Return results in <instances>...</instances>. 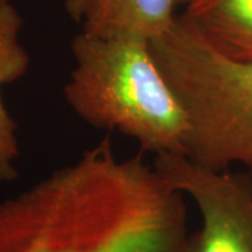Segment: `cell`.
I'll list each match as a JSON object with an SVG mask.
<instances>
[{
	"label": "cell",
	"mask_w": 252,
	"mask_h": 252,
	"mask_svg": "<svg viewBox=\"0 0 252 252\" xmlns=\"http://www.w3.org/2000/svg\"><path fill=\"white\" fill-rule=\"evenodd\" d=\"M188 1H189V0H180V4L182 6V7H184V6H185V4H187Z\"/></svg>",
	"instance_id": "obj_9"
},
{
	"label": "cell",
	"mask_w": 252,
	"mask_h": 252,
	"mask_svg": "<svg viewBox=\"0 0 252 252\" xmlns=\"http://www.w3.org/2000/svg\"><path fill=\"white\" fill-rule=\"evenodd\" d=\"M180 17L220 52L252 59V0H189Z\"/></svg>",
	"instance_id": "obj_6"
},
{
	"label": "cell",
	"mask_w": 252,
	"mask_h": 252,
	"mask_svg": "<svg viewBox=\"0 0 252 252\" xmlns=\"http://www.w3.org/2000/svg\"><path fill=\"white\" fill-rule=\"evenodd\" d=\"M63 97L87 125L135 140L144 153L187 156L189 118L165 79L152 45L135 38L80 31Z\"/></svg>",
	"instance_id": "obj_2"
},
{
	"label": "cell",
	"mask_w": 252,
	"mask_h": 252,
	"mask_svg": "<svg viewBox=\"0 0 252 252\" xmlns=\"http://www.w3.org/2000/svg\"><path fill=\"white\" fill-rule=\"evenodd\" d=\"M86 4H87V0H66L64 7H66V11L72 20L81 23V18H83L84 10H86Z\"/></svg>",
	"instance_id": "obj_8"
},
{
	"label": "cell",
	"mask_w": 252,
	"mask_h": 252,
	"mask_svg": "<svg viewBox=\"0 0 252 252\" xmlns=\"http://www.w3.org/2000/svg\"><path fill=\"white\" fill-rule=\"evenodd\" d=\"M185 196L109 139L0 199V252H182Z\"/></svg>",
	"instance_id": "obj_1"
},
{
	"label": "cell",
	"mask_w": 252,
	"mask_h": 252,
	"mask_svg": "<svg viewBox=\"0 0 252 252\" xmlns=\"http://www.w3.org/2000/svg\"><path fill=\"white\" fill-rule=\"evenodd\" d=\"M180 0H87L81 31L99 38L152 42L177 20Z\"/></svg>",
	"instance_id": "obj_5"
},
{
	"label": "cell",
	"mask_w": 252,
	"mask_h": 252,
	"mask_svg": "<svg viewBox=\"0 0 252 252\" xmlns=\"http://www.w3.org/2000/svg\"><path fill=\"white\" fill-rule=\"evenodd\" d=\"M153 165L200 213L182 252H252L251 172L212 170L181 154L157 156Z\"/></svg>",
	"instance_id": "obj_4"
},
{
	"label": "cell",
	"mask_w": 252,
	"mask_h": 252,
	"mask_svg": "<svg viewBox=\"0 0 252 252\" xmlns=\"http://www.w3.org/2000/svg\"><path fill=\"white\" fill-rule=\"evenodd\" d=\"M23 18L10 0H0V181L17 178L20 143L17 124L1 98L3 86L21 79L28 70L30 55L21 42Z\"/></svg>",
	"instance_id": "obj_7"
},
{
	"label": "cell",
	"mask_w": 252,
	"mask_h": 252,
	"mask_svg": "<svg viewBox=\"0 0 252 252\" xmlns=\"http://www.w3.org/2000/svg\"><path fill=\"white\" fill-rule=\"evenodd\" d=\"M188 114L187 157L212 170L252 174V59L220 52L178 16L150 42Z\"/></svg>",
	"instance_id": "obj_3"
}]
</instances>
